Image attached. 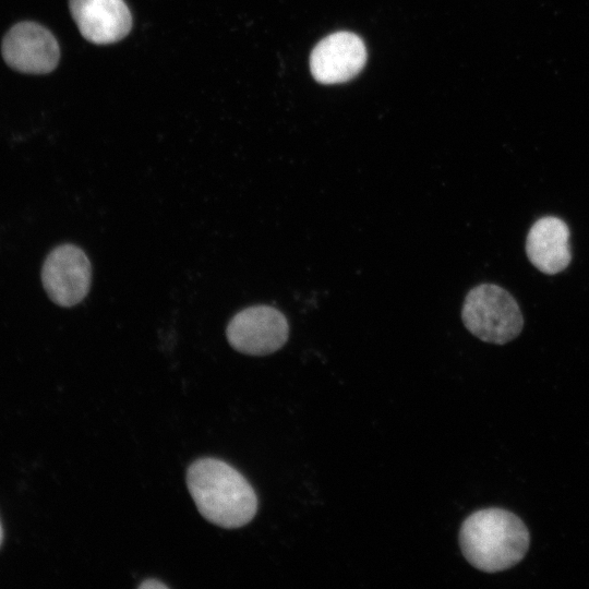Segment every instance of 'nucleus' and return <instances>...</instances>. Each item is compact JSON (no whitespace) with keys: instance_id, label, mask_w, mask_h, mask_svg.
Returning <instances> with one entry per match:
<instances>
[{"instance_id":"6e6552de","label":"nucleus","mask_w":589,"mask_h":589,"mask_svg":"<svg viewBox=\"0 0 589 589\" xmlns=\"http://www.w3.org/2000/svg\"><path fill=\"white\" fill-rule=\"evenodd\" d=\"M82 36L97 45L121 40L131 31V12L123 0H69Z\"/></svg>"},{"instance_id":"f03ea898","label":"nucleus","mask_w":589,"mask_h":589,"mask_svg":"<svg viewBox=\"0 0 589 589\" xmlns=\"http://www.w3.org/2000/svg\"><path fill=\"white\" fill-rule=\"evenodd\" d=\"M459 544L470 565L481 572L497 573L524 558L529 548V532L513 513L485 508L465 519L459 531Z\"/></svg>"},{"instance_id":"f257e3e1","label":"nucleus","mask_w":589,"mask_h":589,"mask_svg":"<svg viewBox=\"0 0 589 589\" xmlns=\"http://www.w3.org/2000/svg\"><path fill=\"white\" fill-rule=\"evenodd\" d=\"M187 485L200 514L216 526L240 528L256 514L254 489L226 461L211 457L193 461L187 471Z\"/></svg>"},{"instance_id":"423d86ee","label":"nucleus","mask_w":589,"mask_h":589,"mask_svg":"<svg viewBox=\"0 0 589 589\" xmlns=\"http://www.w3.org/2000/svg\"><path fill=\"white\" fill-rule=\"evenodd\" d=\"M4 61L14 70L44 74L58 64L60 51L55 36L34 22L14 25L2 41Z\"/></svg>"},{"instance_id":"9b49d317","label":"nucleus","mask_w":589,"mask_h":589,"mask_svg":"<svg viewBox=\"0 0 589 589\" xmlns=\"http://www.w3.org/2000/svg\"><path fill=\"white\" fill-rule=\"evenodd\" d=\"M2 536H3V534H2V527H1V524H0V544H1V542H2Z\"/></svg>"},{"instance_id":"20e7f679","label":"nucleus","mask_w":589,"mask_h":589,"mask_svg":"<svg viewBox=\"0 0 589 589\" xmlns=\"http://www.w3.org/2000/svg\"><path fill=\"white\" fill-rule=\"evenodd\" d=\"M230 346L250 356H266L279 350L289 336L286 316L277 309L252 305L238 312L226 329Z\"/></svg>"},{"instance_id":"9d476101","label":"nucleus","mask_w":589,"mask_h":589,"mask_svg":"<svg viewBox=\"0 0 589 589\" xmlns=\"http://www.w3.org/2000/svg\"><path fill=\"white\" fill-rule=\"evenodd\" d=\"M140 589L168 588L164 582L157 579H146L139 585Z\"/></svg>"},{"instance_id":"7ed1b4c3","label":"nucleus","mask_w":589,"mask_h":589,"mask_svg":"<svg viewBox=\"0 0 589 589\" xmlns=\"http://www.w3.org/2000/svg\"><path fill=\"white\" fill-rule=\"evenodd\" d=\"M461 320L479 339L503 345L521 332L524 318L514 297L495 284H480L467 293Z\"/></svg>"},{"instance_id":"39448f33","label":"nucleus","mask_w":589,"mask_h":589,"mask_svg":"<svg viewBox=\"0 0 589 589\" xmlns=\"http://www.w3.org/2000/svg\"><path fill=\"white\" fill-rule=\"evenodd\" d=\"M92 266L85 252L72 243L56 247L41 268V281L48 297L58 305L70 308L88 293Z\"/></svg>"},{"instance_id":"0eeeda50","label":"nucleus","mask_w":589,"mask_h":589,"mask_svg":"<svg viewBox=\"0 0 589 589\" xmlns=\"http://www.w3.org/2000/svg\"><path fill=\"white\" fill-rule=\"evenodd\" d=\"M366 49L363 40L350 32H336L323 38L312 50L310 69L322 84L344 83L364 67Z\"/></svg>"},{"instance_id":"1a4fd4ad","label":"nucleus","mask_w":589,"mask_h":589,"mask_svg":"<svg viewBox=\"0 0 589 589\" xmlns=\"http://www.w3.org/2000/svg\"><path fill=\"white\" fill-rule=\"evenodd\" d=\"M569 237V228L561 218H539L531 226L526 240V253L530 263L548 275L564 271L572 261Z\"/></svg>"}]
</instances>
